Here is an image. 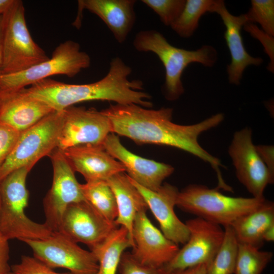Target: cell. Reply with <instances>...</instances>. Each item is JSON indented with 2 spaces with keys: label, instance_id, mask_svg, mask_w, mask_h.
Here are the masks:
<instances>
[{
  "label": "cell",
  "instance_id": "3",
  "mask_svg": "<svg viewBox=\"0 0 274 274\" xmlns=\"http://www.w3.org/2000/svg\"><path fill=\"white\" fill-rule=\"evenodd\" d=\"M133 45L138 51L154 53L163 63L165 71L163 92L166 99L170 101L178 99L184 92L181 77L189 64L197 62L212 67L218 59L217 51L211 45H203L196 50L179 48L172 45L162 34L153 29L138 32Z\"/></svg>",
  "mask_w": 274,
  "mask_h": 274
},
{
  "label": "cell",
  "instance_id": "24",
  "mask_svg": "<svg viewBox=\"0 0 274 274\" xmlns=\"http://www.w3.org/2000/svg\"><path fill=\"white\" fill-rule=\"evenodd\" d=\"M133 245L125 227L120 226L114 229L101 243L91 250L98 263L97 274H116L124 251Z\"/></svg>",
  "mask_w": 274,
  "mask_h": 274
},
{
  "label": "cell",
  "instance_id": "22",
  "mask_svg": "<svg viewBox=\"0 0 274 274\" xmlns=\"http://www.w3.org/2000/svg\"><path fill=\"white\" fill-rule=\"evenodd\" d=\"M107 182L116 198L117 217L115 222L118 226L125 227L133 241L132 230L133 221L139 212L146 211L148 209L146 201L127 175L123 173L114 175Z\"/></svg>",
  "mask_w": 274,
  "mask_h": 274
},
{
  "label": "cell",
  "instance_id": "15",
  "mask_svg": "<svg viewBox=\"0 0 274 274\" xmlns=\"http://www.w3.org/2000/svg\"><path fill=\"white\" fill-rule=\"evenodd\" d=\"M146 212H139L134 218L132 230L134 245L131 253L143 264L163 267L175 256L180 249L152 223Z\"/></svg>",
  "mask_w": 274,
  "mask_h": 274
},
{
  "label": "cell",
  "instance_id": "16",
  "mask_svg": "<svg viewBox=\"0 0 274 274\" xmlns=\"http://www.w3.org/2000/svg\"><path fill=\"white\" fill-rule=\"evenodd\" d=\"M106 151L124 166L128 176L148 189L156 191L174 171L170 165L143 158L128 150L119 137L110 133L102 144Z\"/></svg>",
  "mask_w": 274,
  "mask_h": 274
},
{
  "label": "cell",
  "instance_id": "21",
  "mask_svg": "<svg viewBox=\"0 0 274 274\" xmlns=\"http://www.w3.org/2000/svg\"><path fill=\"white\" fill-rule=\"evenodd\" d=\"M135 0H81L79 8L97 15L120 44L126 40L135 21Z\"/></svg>",
  "mask_w": 274,
  "mask_h": 274
},
{
  "label": "cell",
  "instance_id": "18",
  "mask_svg": "<svg viewBox=\"0 0 274 274\" xmlns=\"http://www.w3.org/2000/svg\"><path fill=\"white\" fill-rule=\"evenodd\" d=\"M213 12L220 16L226 28L224 37L231 56V62L227 66L229 82L238 85L247 67L251 65H260L263 60L261 57L250 55L244 46L241 30L247 22L245 14L238 16L231 14L222 0L217 1Z\"/></svg>",
  "mask_w": 274,
  "mask_h": 274
},
{
  "label": "cell",
  "instance_id": "27",
  "mask_svg": "<svg viewBox=\"0 0 274 274\" xmlns=\"http://www.w3.org/2000/svg\"><path fill=\"white\" fill-rule=\"evenodd\" d=\"M224 228L222 245L208 266L207 274H233L234 272L238 242L231 226Z\"/></svg>",
  "mask_w": 274,
  "mask_h": 274
},
{
  "label": "cell",
  "instance_id": "8",
  "mask_svg": "<svg viewBox=\"0 0 274 274\" xmlns=\"http://www.w3.org/2000/svg\"><path fill=\"white\" fill-rule=\"evenodd\" d=\"M63 111H54L20 133L9 157L0 168V182L12 172L26 167L30 170L43 157L57 148Z\"/></svg>",
  "mask_w": 274,
  "mask_h": 274
},
{
  "label": "cell",
  "instance_id": "19",
  "mask_svg": "<svg viewBox=\"0 0 274 274\" xmlns=\"http://www.w3.org/2000/svg\"><path fill=\"white\" fill-rule=\"evenodd\" d=\"M74 172L86 182L106 181L125 171L123 164L114 158L102 145L83 144L61 151Z\"/></svg>",
  "mask_w": 274,
  "mask_h": 274
},
{
  "label": "cell",
  "instance_id": "12",
  "mask_svg": "<svg viewBox=\"0 0 274 274\" xmlns=\"http://www.w3.org/2000/svg\"><path fill=\"white\" fill-rule=\"evenodd\" d=\"M228 154L239 182L253 197L264 198V191L273 183L274 174L265 165L252 141L251 128L236 131L228 148Z\"/></svg>",
  "mask_w": 274,
  "mask_h": 274
},
{
  "label": "cell",
  "instance_id": "26",
  "mask_svg": "<svg viewBox=\"0 0 274 274\" xmlns=\"http://www.w3.org/2000/svg\"><path fill=\"white\" fill-rule=\"evenodd\" d=\"M217 0H186L177 19L170 26L180 37H191L199 25L200 18L207 12H213Z\"/></svg>",
  "mask_w": 274,
  "mask_h": 274
},
{
  "label": "cell",
  "instance_id": "7",
  "mask_svg": "<svg viewBox=\"0 0 274 274\" xmlns=\"http://www.w3.org/2000/svg\"><path fill=\"white\" fill-rule=\"evenodd\" d=\"M90 65V58L79 44L68 40L55 49L51 58L20 72L0 74L1 94L18 91L52 76L73 77Z\"/></svg>",
  "mask_w": 274,
  "mask_h": 274
},
{
  "label": "cell",
  "instance_id": "32",
  "mask_svg": "<svg viewBox=\"0 0 274 274\" xmlns=\"http://www.w3.org/2000/svg\"><path fill=\"white\" fill-rule=\"evenodd\" d=\"M11 271L15 274H72L58 273L33 257L22 255L19 263L11 267Z\"/></svg>",
  "mask_w": 274,
  "mask_h": 274
},
{
  "label": "cell",
  "instance_id": "40",
  "mask_svg": "<svg viewBox=\"0 0 274 274\" xmlns=\"http://www.w3.org/2000/svg\"><path fill=\"white\" fill-rule=\"evenodd\" d=\"M264 241L272 242L274 240V226L269 228L264 235Z\"/></svg>",
  "mask_w": 274,
  "mask_h": 274
},
{
  "label": "cell",
  "instance_id": "13",
  "mask_svg": "<svg viewBox=\"0 0 274 274\" xmlns=\"http://www.w3.org/2000/svg\"><path fill=\"white\" fill-rule=\"evenodd\" d=\"M63 111L57 148L61 151L83 144L102 145L107 136L112 133L111 121L101 111L73 106Z\"/></svg>",
  "mask_w": 274,
  "mask_h": 274
},
{
  "label": "cell",
  "instance_id": "31",
  "mask_svg": "<svg viewBox=\"0 0 274 274\" xmlns=\"http://www.w3.org/2000/svg\"><path fill=\"white\" fill-rule=\"evenodd\" d=\"M118 269L119 274H169L162 267H154L140 263L129 252L122 254Z\"/></svg>",
  "mask_w": 274,
  "mask_h": 274
},
{
  "label": "cell",
  "instance_id": "28",
  "mask_svg": "<svg viewBox=\"0 0 274 274\" xmlns=\"http://www.w3.org/2000/svg\"><path fill=\"white\" fill-rule=\"evenodd\" d=\"M272 257V252L238 243L234 274H261Z\"/></svg>",
  "mask_w": 274,
  "mask_h": 274
},
{
  "label": "cell",
  "instance_id": "36",
  "mask_svg": "<svg viewBox=\"0 0 274 274\" xmlns=\"http://www.w3.org/2000/svg\"><path fill=\"white\" fill-rule=\"evenodd\" d=\"M256 148L265 165L272 174H274L273 146L272 145H257Z\"/></svg>",
  "mask_w": 274,
  "mask_h": 274
},
{
  "label": "cell",
  "instance_id": "11",
  "mask_svg": "<svg viewBox=\"0 0 274 274\" xmlns=\"http://www.w3.org/2000/svg\"><path fill=\"white\" fill-rule=\"evenodd\" d=\"M53 166L51 188L43 199L45 223L53 232H58L63 213L71 204L85 200L74 173L62 152L55 149L49 156Z\"/></svg>",
  "mask_w": 274,
  "mask_h": 274
},
{
  "label": "cell",
  "instance_id": "34",
  "mask_svg": "<svg viewBox=\"0 0 274 274\" xmlns=\"http://www.w3.org/2000/svg\"><path fill=\"white\" fill-rule=\"evenodd\" d=\"M244 29L249 32L254 38L259 40L264 48V51L270 59V62L267 69L271 73L274 71V38L262 29H259L255 24L246 23L243 26Z\"/></svg>",
  "mask_w": 274,
  "mask_h": 274
},
{
  "label": "cell",
  "instance_id": "37",
  "mask_svg": "<svg viewBox=\"0 0 274 274\" xmlns=\"http://www.w3.org/2000/svg\"><path fill=\"white\" fill-rule=\"evenodd\" d=\"M208 266L201 264L171 274H207Z\"/></svg>",
  "mask_w": 274,
  "mask_h": 274
},
{
  "label": "cell",
  "instance_id": "30",
  "mask_svg": "<svg viewBox=\"0 0 274 274\" xmlns=\"http://www.w3.org/2000/svg\"><path fill=\"white\" fill-rule=\"evenodd\" d=\"M186 0H142L154 11L166 26H170L179 17Z\"/></svg>",
  "mask_w": 274,
  "mask_h": 274
},
{
  "label": "cell",
  "instance_id": "23",
  "mask_svg": "<svg viewBox=\"0 0 274 274\" xmlns=\"http://www.w3.org/2000/svg\"><path fill=\"white\" fill-rule=\"evenodd\" d=\"M230 226L238 243L260 249L264 234L274 226L273 202L266 200L260 208L238 218Z\"/></svg>",
  "mask_w": 274,
  "mask_h": 274
},
{
  "label": "cell",
  "instance_id": "44",
  "mask_svg": "<svg viewBox=\"0 0 274 274\" xmlns=\"http://www.w3.org/2000/svg\"><path fill=\"white\" fill-rule=\"evenodd\" d=\"M1 88H0V95H1Z\"/></svg>",
  "mask_w": 274,
  "mask_h": 274
},
{
  "label": "cell",
  "instance_id": "43",
  "mask_svg": "<svg viewBox=\"0 0 274 274\" xmlns=\"http://www.w3.org/2000/svg\"><path fill=\"white\" fill-rule=\"evenodd\" d=\"M0 208H1V196H0Z\"/></svg>",
  "mask_w": 274,
  "mask_h": 274
},
{
  "label": "cell",
  "instance_id": "5",
  "mask_svg": "<svg viewBox=\"0 0 274 274\" xmlns=\"http://www.w3.org/2000/svg\"><path fill=\"white\" fill-rule=\"evenodd\" d=\"M265 198L231 197L217 188L191 184L179 191L176 206L186 212L224 227L260 208Z\"/></svg>",
  "mask_w": 274,
  "mask_h": 274
},
{
  "label": "cell",
  "instance_id": "33",
  "mask_svg": "<svg viewBox=\"0 0 274 274\" xmlns=\"http://www.w3.org/2000/svg\"><path fill=\"white\" fill-rule=\"evenodd\" d=\"M20 132L0 122V168L12 152Z\"/></svg>",
  "mask_w": 274,
  "mask_h": 274
},
{
  "label": "cell",
  "instance_id": "4",
  "mask_svg": "<svg viewBox=\"0 0 274 274\" xmlns=\"http://www.w3.org/2000/svg\"><path fill=\"white\" fill-rule=\"evenodd\" d=\"M30 171L19 168L0 182V233L7 240L44 239L53 233L45 223L35 222L25 213L29 198L26 180Z\"/></svg>",
  "mask_w": 274,
  "mask_h": 274
},
{
  "label": "cell",
  "instance_id": "14",
  "mask_svg": "<svg viewBox=\"0 0 274 274\" xmlns=\"http://www.w3.org/2000/svg\"><path fill=\"white\" fill-rule=\"evenodd\" d=\"M83 200L70 204L62 217L59 230L71 240L88 246L90 250L118 227Z\"/></svg>",
  "mask_w": 274,
  "mask_h": 274
},
{
  "label": "cell",
  "instance_id": "10",
  "mask_svg": "<svg viewBox=\"0 0 274 274\" xmlns=\"http://www.w3.org/2000/svg\"><path fill=\"white\" fill-rule=\"evenodd\" d=\"M189 237L184 247L163 268L169 274L201 264L208 267L218 252L224 236L220 225L197 217L187 220Z\"/></svg>",
  "mask_w": 274,
  "mask_h": 274
},
{
  "label": "cell",
  "instance_id": "42",
  "mask_svg": "<svg viewBox=\"0 0 274 274\" xmlns=\"http://www.w3.org/2000/svg\"><path fill=\"white\" fill-rule=\"evenodd\" d=\"M1 100L0 99V110H1Z\"/></svg>",
  "mask_w": 274,
  "mask_h": 274
},
{
  "label": "cell",
  "instance_id": "6",
  "mask_svg": "<svg viewBox=\"0 0 274 274\" xmlns=\"http://www.w3.org/2000/svg\"><path fill=\"white\" fill-rule=\"evenodd\" d=\"M3 17L1 75L20 72L49 58L29 32L22 1L14 0Z\"/></svg>",
  "mask_w": 274,
  "mask_h": 274
},
{
  "label": "cell",
  "instance_id": "2",
  "mask_svg": "<svg viewBox=\"0 0 274 274\" xmlns=\"http://www.w3.org/2000/svg\"><path fill=\"white\" fill-rule=\"evenodd\" d=\"M132 70L123 60L112 59L107 74L100 80L89 84H70L49 78L23 89L28 96L39 100L54 111H63L78 102L89 100L113 101L116 104H135L149 108L151 96L142 91L143 82L130 81Z\"/></svg>",
  "mask_w": 274,
  "mask_h": 274
},
{
  "label": "cell",
  "instance_id": "29",
  "mask_svg": "<svg viewBox=\"0 0 274 274\" xmlns=\"http://www.w3.org/2000/svg\"><path fill=\"white\" fill-rule=\"evenodd\" d=\"M251 4L249 10L245 14L247 22L259 23L262 30L274 36V1L252 0Z\"/></svg>",
  "mask_w": 274,
  "mask_h": 274
},
{
  "label": "cell",
  "instance_id": "39",
  "mask_svg": "<svg viewBox=\"0 0 274 274\" xmlns=\"http://www.w3.org/2000/svg\"><path fill=\"white\" fill-rule=\"evenodd\" d=\"M0 15V69L2 62L3 17Z\"/></svg>",
  "mask_w": 274,
  "mask_h": 274
},
{
  "label": "cell",
  "instance_id": "25",
  "mask_svg": "<svg viewBox=\"0 0 274 274\" xmlns=\"http://www.w3.org/2000/svg\"><path fill=\"white\" fill-rule=\"evenodd\" d=\"M85 200L100 215L110 222L117 217V207L114 194L106 181H87L81 184Z\"/></svg>",
  "mask_w": 274,
  "mask_h": 274
},
{
  "label": "cell",
  "instance_id": "35",
  "mask_svg": "<svg viewBox=\"0 0 274 274\" xmlns=\"http://www.w3.org/2000/svg\"><path fill=\"white\" fill-rule=\"evenodd\" d=\"M9 247L8 240L0 233V274H7L11 271L9 265Z\"/></svg>",
  "mask_w": 274,
  "mask_h": 274
},
{
  "label": "cell",
  "instance_id": "1",
  "mask_svg": "<svg viewBox=\"0 0 274 274\" xmlns=\"http://www.w3.org/2000/svg\"><path fill=\"white\" fill-rule=\"evenodd\" d=\"M111 121L112 133L128 138L138 144L169 146L188 152L209 163L216 173L218 185L225 184L220 170V160L199 144V135L219 125L224 120L217 113L192 125L172 122L173 109H148L135 104L110 105L101 111Z\"/></svg>",
  "mask_w": 274,
  "mask_h": 274
},
{
  "label": "cell",
  "instance_id": "38",
  "mask_svg": "<svg viewBox=\"0 0 274 274\" xmlns=\"http://www.w3.org/2000/svg\"><path fill=\"white\" fill-rule=\"evenodd\" d=\"M14 0H0V15L4 14L10 7Z\"/></svg>",
  "mask_w": 274,
  "mask_h": 274
},
{
  "label": "cell",
  "instance_id": "20",
  "mask_svg": "<svg viewBox=\"0 0 274 274\" xmlns=\"http://www.w3.org/2000/svg\"><path fill=\"white\" fill-rule=\"evenodd\" d=\"M0 122L22 132L54 112L45 103L27 95L23 89L2 94Z\"/></svg>",
  "mask_w": 274,
  "mask_h": 274
},
{
  "label": "cell",
  "instance_id": "9",
  "mask_svg": "<svg viewBox=\"0 0 274 274\" xmlns=\"http://www.w3.org/2000/svg\"><path fill=\"white\" fill-rule=\"evenodd\" d=\"M33 257L52 269H68L72 274H97L98 263L94 254L59 232L44 239H23Z\"/></svg>",
  "mask_w": 274,
  "mask_h": 274
},
{
  "label": "cell",
  "instance_id": "17",
  "mask_svg": "<svg viewBox=\"0 0 274 274\" xmlns=\"http://www.w3.org/2000/svg\"><path fill=\"white\" fill-rule=\"evenodd\" d=\"M128 177L143 196L165 236L178 245H184L189 239V231L185 223L179 219L174 211L178 189L174 186L164 183L157 190L152 191Z\"/></svg>",
  "mask_w": 274,
  "mask_h": 274
},
{
  "label": "cell",
  "instance_id": "41",
  "mask_svg": "<svg viewBox=\"0 0 274 274\" xmlns=\"http://www.w3.org/2000/svg\"><path fill=\"white\" fill-rule=\"evenodd\" d=\"M7 274H15V273H14V272H13L12 271H11L9 272H8V273H7Z\"/></svg>",
  "mask_w": 274,
  "mask_h": 274
}]
</instances>
